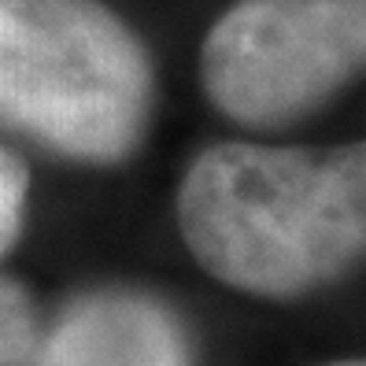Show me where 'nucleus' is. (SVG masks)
Instances as JSON below:
<instances>
[{"label": "nucleus", "instance_id": "1", "mask_svg": "<svg viewBox=\"0 0 366 366\" xmlns=\"http://www.w3.org/2000/svg\"><path fill=\"white\" fill-rule=\"evenodd\" d=\"M178 229L222 285L296 300L366 263V141L214 144L178 189Z\"/></svg>", "mask_w": 366, "mask_h": 366}, {"label": "nucleus", "instance_id": "2", "mask_svg": "<svg viewBox=\"0 0 366 366\" xmlns=\"http://www.w3.org/2000/svg\"><path fill=\"white\" fill-rule=\"evenodd\" d=\"M152 63L100 0H0V122L81 163H122L152 119Z\"/></svg>", "mask_w": 366, "mask_h": 366}, {"label": "nucleus", "instance_id": "3", "mask_svg": "<svg viewBox=\"0 0 366 366\" xmlns=\"http://www.w3.org/2000/svg\"><path fill=\"white\" fill-rule=\"evenodd\" d=\"M366 78V0H241L200 49L207 100L274 130Z\"/></svg>", "mask_w": 366, "mask_h": 366}, {"label": "nucleus", "instance_id": "4", "mask_svg": "<svg viewBox=\"0 0 366 366\" xmlns=\"http://www.w3.org/2000/svg\"><path fill=\"white\" fill-rule=\"evenodd\" d=\"M34 366H192V348L163 300L104 289L67 307Z\"/></svg>", "mask_w": 366, "mask_h": 366}, {"label": "nucleus", "instance_id": "5", "mask_svg": "<svg viewBox=\"0 0 366 366\" xmlns=\"http://www.w3.org/2000/svg\"><path fill=\"white\" fill-rule=\"evenodd\" d=\"M37 344L34 304L23 285L0 277V366H26Z\"/></svg>", "mask_w": 366, "mask_h": 366}, {"label": "nucleus", "instance_id": "6", "mask_svg": "<svg viewBox=\"0 0 366 366\" xmlns=\"http://www.w3.org/2000/svg\"><path fill=\"white\" fill-rule=\"evenodd\" d=\"M26 192H30V174L23 159L0 148V255H8L23 233L26 219Z\"/></svg>", "mask_w": 366, "mask_h": 366}, {"label": "nucleus", "instance_id": "7", "mask_svg": "<svg viewBox=\"0 0 366 366\" xmlns=\"http://www.w3.org/2000/svg\"><path fill=\"white\" fill-rule=\"evenodd\" d=\"M330 366H366V359H348V362H330Z\"/></svg>", "mask_w": 366, "mask_h": 366}]
</instances>
